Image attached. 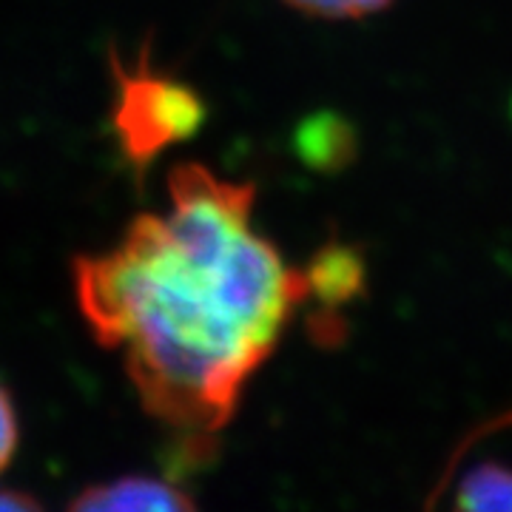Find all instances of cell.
<instances>
[{
    "label": "cell",
    "mask_w": 512,
    "mask_h": 512,
    "mask_svg": "<svg viewBox=\"0 0 512 512\" xmlns=\"http://www.w3.org/2000/svg\"><path fill=\"white\" fill-rule=\"evenodd\" d=\"M20 439V424H18V410L15 402L9 396V390L0 384V473L9 467V461L18 450Z\"/></svg>",
    "instance_id": "cell-6"
},
{
    "label": "cell",
    "mask_w": 512,
    "mask_h": 512,
    "mask_svg": "<svg viewBox=\"0 0 512 512\" xmlns=\"http://www.w3.org/2000/svg\"><path fill=\"white\" fill-rule=\"evenodd\" d=\"M296 12H305L313 18H362L370 12L384 9L390 0H285Z\"/></svg>",
    "instance_id": "cell-5"
},
{
    "label": "cell",
    "mask_w": 512,
    "mask_h": 512,
    "mask_svg": "<svg viewBox=\"0 0 512 512\" xmlns=\"http://www.w3.org/2000/svg\"><path fill=\"white\" fill-rule=\"evenodd\" d=\"M40 507V501L32 498V495L20 493H0V510H37Z\"/></svg>",
    "instance_id": "cell-7"
},
{
    "label": "cell",
    "mask_w": 512,
    "mask_h": 512,
    "mask_svg": "<svg viewBox=\"0 0 512 512\" xmlns=\"http://www.w3.org/2000/svg\"><path fill=\"white\" fill-rule=\"evenodd\" d=\"M458 507L467 510H512V470L498 464L478 467L461 481Z\"/></svg>",
    "instance_id": "cell-4"
},
{
    "label": "cell",
    "mask_w": 512,
    "mask_h": 512,
    "mask_svg": "<svg viewBox=\"0 0 512 512\" xmlns=\"http://www.w3.org/2000/svg\"><path fill=\"white\" fill-rule=\"evenodd\" d=\"M256 191L202 163L168 174V208L137 214L106 251L72 265L77 311L123 365L146 413L194 450L237 413L308 296L254 228Z\"/></svg>",
    "instance_id": "cell-1"
},
{
    "label": "cell",
    "mask_w": 512,
    "mask_h": 512,
    "mask_svg": "<svg viewBox=\"0 0 512 512\" xmlns=\"http://www.w3.org/2000/svg\"><path fill=\"white\" fill-rule=\"evenodd\" d=\"M205 114L200 92L180 77L160 72L146 52L134 66L114 60L111 128L131 168L143 171L163 151L191 140Z\"/></svg>",
    "instance_id": "cell-2"
},
{
    "label": "cell",
    "mask_w": 512,
    "mask_h": 512,
    "mask_svg": "<svg viewBox=\"0 0 512 512\" xmlns=\"http://www.w3.org/2000/svg\"><path fill=\"white\" fill-rule=\"evenodd\" d=\"M72 510L89 512H134V510H191L194 498L174 487L171 481L151 476H120L83 487L69 501Z\"/></svg>",
    "instance_id": "cell-3"
}]
</instances>
